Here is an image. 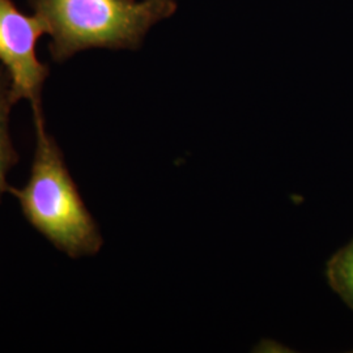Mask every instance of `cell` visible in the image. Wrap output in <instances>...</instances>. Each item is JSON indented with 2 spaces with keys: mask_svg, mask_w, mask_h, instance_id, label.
Returning <instances> with one entry per match:
<instances>
[{
  "mask_svg": "<svg viewBox=\"0 0 353 353\" xmlns=\"http://www.w3.org/2000/svg\"><path fill=\"white\" fill-rule=\"evenodd\" d=\"M36 150L24 186H10L26 221L71 259L97 255L101 230L84 202L64 153L46 126L45 114L33 117Z\"/></svg>",
  "mask_w": 353,
  "mask_h": 353,
  "instance_id": "cell-1",
  "label": "cell"
},
{
  "mask_svg": "<svg viewBox=\"0 0 353 353\" xmlns=\"http://www.w3.org/2000/svg\"><path fill=\"white\" fill-rule=\"evenodd\" d=\"M62 64L89 49L138 50L153 26L176 12V0H29Z\"/></svg>",
  "mask_w": 353,
  "mask_h": 353,
  "instance_id": "cell-2",
  "label": "cell"
},
{
  "mask_svg": "<svg viewBox=\"0 0 353 353\" xmlns=\"http://www.w3.org/2000/svg\"><path fill=\"white\" fill-rule=\"evenodd\" d=\"M46 28L37 14L21 12L12 0H0V65L11 80L14 103L26 100L33 117L43 113L42 90L50 67L37 57L38 39Z\"/></svg>",
  "mask_w": 353,
  "mask_h": 353,
  "instance_id": "cell-3",
  "label": "cell"
},
{
  "mask_svg": "<svg viewBox=\"0 0 353 353\" xmlns=\"http://www.w3.org/2000/svg\"><path fill=\"white\" fill-rule=\"evenodd\" d=\"M14 105L10 76L4 67L0 65V204L11 186L8 174L20 161L10 130L11 110Z\"/></svg>",
  "mask_w": 353,
  "mask_h": 353,
  "instance_id": "cell-4",
  "label": "cell"
},
{
  "mask_svg": "<svg viewBox=\"0 0 353 353\" xmlns=\"http://www.w3.org/2000/svg\"><path fill=\"white\" fill-rule=\"evenodd\" d=\"M326 274L331 288L353 310V239L332 255Z\"/></svg>",
  "mask_w": 353,
  "mask_h": 353,
  "instance_id": "cell-5",
  "label": "cell"
}]
</instances>
